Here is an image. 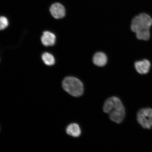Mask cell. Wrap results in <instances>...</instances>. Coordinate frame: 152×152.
Listing matches in <instances>:
<instances>
[{"label":"cell","mask_w":152,"mask_h":152,"mask_svg":"<svg viewBox=\"0 0 152 152\" xmlns=\"http://www.w3.org/2000/svg\"><path fill=\"white\" fill-rule=\"evenodd\" d=\"M152 26V18L145 13H142L133 18L131 26L132 31L139 40L147 41L151 37L150 28Z\"/></svg>","instance_id":"1"},{"label":"cell","mask_w":152,"mask_h":152,"mask_svg":"<svg viewBox=\"0 0 152 152\" xmlns=\"http://www.w3.org/2000/svg\"><path fill=\"white\" fill-rule=\"evenodd\" d=\"M103 110L109 114L112 121L118 124L122 122L125 116V110L122 102L115 96L110 97L104 102Z\"/></svg>","instance_id":"2"},{"label":"cell","mask_w":152,"mask_h":152,"mask_svg":"<svg viewBox=\"0 0 152 152\" xmlns=\"http://www.w3.org/2000/svg\"><path fill=\"white\" fill-rule=\"evenodd\" d=\"M63 88L68 94L75 97L80 96L84 91L83 83L77 78L66 77L62 82Z\"/></svg>","instance_id":"3"},{"label":"cell","mask_w":152,"mask_h":152,"mask_svg":"<svg viewBox=\"0 0 152 152\" xmlns=\"http://www.w3.org/2000/svg\"><path fill=\"white\" fill-rule=\"evenodd\" d=\"M137 120L143 128L151 129L152 127V109L146 108L140 110L137 114Z\"/></svg>","instance_id":"4"},{"label":"cell","mask_w":152,"mask_h":152,"mask_svg":"<svg viewBox=\"0 0 152 152\" xmlns=\"http://www.w3.org/2000/svg\"><path fill=\"white\" fill-rule=\"evenodd\" d=\"M50 11L52 16L56 19L62 18L65 16V8L59 3H55L51 5Z\"/></svg>","instance_id":"5"},{"label":"cell","mask_w":152,"mask_h":152,"mask_svg":"<svg viewBox=\"0 0 152 152\" xmlns=\"http://www.w3.org/2000/svg\"><path fill=\"white\" fill-rule=\"evenodd\" d=\"M135 68L138 73L145 75L149 72L151 67V64L149 60L144 59L135 63Z\"/></svg>","instance_id":"6"},{"label":"cell","mask_w":152,"mask_h":152,"mask_svg":"<svg viewBox=\"0 0 152 152\" xmlns=\"http://www.w3.org/2000/svg\"><path fill=\"white\" fill-rule=\"evenodd\" d=\"M56 36L54 34L49 31L43 32L41 38L42 42L45 46H52L56 42Z\"/></svg>","instance_id":"7"},{"label":"cell","mask_w":152,"mask_h":152,"mask_svg":"<svg viewBox=\"0 0 152 152\" xmlns=\"http://www.w3.org/2000/svg\"><path fill=\"white\" fill-rule=\"evenodd\" d=\"M66 132L69 136L78 137L80 136L81 131L80 127L77 124L72 123L66 127Z\"/></svg>","instance_id":"8"},{"label":"cell","mask_w":152,"mask_h":152,"mask_svg":"<svg viewBox=\"0 0 152 152\" xmlns=\"http://www.w3.org/2000/svg\"><path fill=\"white\" fill-rule=\"evenodd\" d=\"M93 62L95 65L102 66L105 65L107 64V56L102 52H98L93 57Z\"/></svg>","instance_id":"9"},{"label":"cell","mask_w":152,"mask_h":152,"mask_svg":"<svg viewBox=\"0 0 152 152\" xmlns=\"http://www.w3.org/2000/svg\"><path fill=\"white\" fill-rule=\"evenodd\" d=\"M42 58L43 62L47 65L51 66L55 64V60L54 57L50 53L47 52L43 53L42 56Z\"/></svg>","instance_id":"10"},{"label":"cell","mask_w":152,"mask_h":152,"mask_svg":"<svg viewBox=\"0 0 152 152\" xmlns=\"http://www.w3.org/2000/svg\"><path fill=\"white\" fill-rule=\"evenodd\" d=\"M8 25L9 21L4 16H0V30L5 29Z\"/></svg>","instance_id":"11"}]
</instances>
